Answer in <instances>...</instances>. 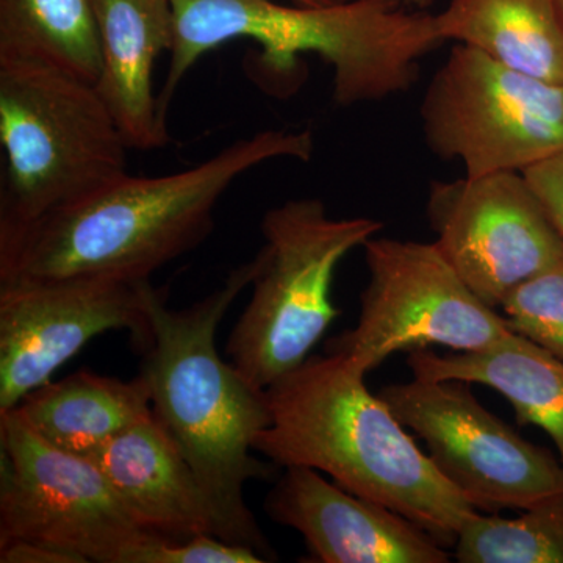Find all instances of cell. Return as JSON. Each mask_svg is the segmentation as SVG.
Wrapping results in <instances>:
<instances>
[{
    "mask_svg": "<svg viewBox=\"0 0 563 563\" xmlns=\"http://www.w3.org/2000/svg\"><path fill=\"white\" fill-rule=\"evenodd\" d=\"M363 251L368 284L357 324L325 344L329 354L344 355L368 374L396 352L481 351L512 333L506 318L474 295L433 242L374 236Z\"/></svg>",
    "mask_w": 563,
    "mask_h": 563,
    "instance_id": "obj_8",
    "label": "cell"
},
{
    "mask_svg": "<svg viewBox=\"0 0 563 563\" xmlns=\"http://www.w3.org/2000/svg\"><path fill=\"white\" fill-rule=\"evenodd\" d=\"M11 410L52 446L84 457L152 413L141 374L122 380L85 369L41 385Z\"/></svg>",
    "mask_w": 563,
    "mask_h": 563,
    "instance_id": "obj_17",
    "label": "cell"
},
{
    "mask_svg": "<svg viewBox=\"0 0 563 563\" xmlns=\"http://www.w3.org/2000/svg\"><path fill=\"white\" fill-rule=\"evenodd\" d=\"M379 396L477 512L525 510L563 493L561 459L485 409L470 384L413 377L387 385Z\"/></svg>",
    "mask_w": 563,
    "mask_h": 563,
    "instance_id": "obj_10",
    "label": "cell"
},
{
    "mask_svg": "<svg viewBox=\"0 0 563 563\" xmlns=\"http://www.w3.org/2000/svg\"><path fill=\"white\" fill-rule=\"evenodd\" d=\"M0 562L2 563H79L73 555L47 544L22 542L0 543Z\"/></svg>",
    "mask_w": 563,
    "mask_h": 563,
    "instance_id": "obj_24",
    "label": "cell"
},
{
    "mask_svg": "<svg viewBox=\"0 0 563 563\" xmlns=\"http://www.w3.org/2000/svg\"><path fill=\"white\" fill-rule=\"evenodd\" d=\"M420 120L432 154L461 162L465 176L526 173L563 152V84L455 44L426 88Z\"/></svg>",
    "mask_w": 563,
    "mask_h": 563,
    "instance_id": "obj_7",
    "label": "cell"
},
{
    "mask_svg": "<svg viewBox=\"0 0 563 563\" xmlns=\"http://www.w3.org/2000/svg\"><path fill=\"white\" fill-rule=\"evenodd\" d=\"M274 523L301 533L310 563H448L421 526L383 504L344 490L322 473L288 466L266 495Z\"/></svg>",
    "mask_w": 563,
    "mask_h": 563,
    "instance_id": "obj_13",
    "label": "cell"
},
{
    "mask_svg": "<svg viewBox=\"0 0 563 563\" xmlns=\"http://www.w3.org/2000/svg\"><path fill=\"white\" fill-rule=\"evenodd\" d=\"M383 228L374 218H333L313 198L266 211L250 302L225 343V358L252 387L265 391L310 357L339 317L336 268Z\"/></svg>",
    "mask_w": 563,
    "mask_h": 563,
    "instance_id": "obj_6",
    "label": "cell"
},
{
    "mask_svg": "<svg viewBox=\"0 0 563 563\" xmlns=\"http://www.w3.org/2000/svg\"><path fill=\"white\" fill-rule=\"evenodd\" d=\"M174 41L158 103L163 117L188 70L229 41L252 40L277 73L318 55L332 70V99L350 109L409 91L420 62L442 46L435 14L406 0L280 5L273 0H173ZM168 118V117H166Z\"/></svg>",
    "mask_w": 563,
    "mask_h": 563,
    "instance_id": "obj_4",
    "label": "cell"
},
{
    "mask_svg": "<svg viewBox=\"0 0 563 563\" xmlns=\"http://www.w3.org/2000/svg\"><path fill=\"white\" fill-rule=\"evenodd\" d=\"M151 537L90 457L52 446L16 410L0 413V543L47 544L79 563H128Z\"/></svg>",
    "mask_w": 563,
    "mask_h": 563,
    "instance_id": "obj_9",
    "label": "cell"
},
{
    "mask_svg": "<svg viewBox=\"0 0 563 563\" xmlns=\"http://www.w3.org/2000/svg\"><path fill=\"white\" fill-rule=\"evenodd\" d=\"M0 233L120 179L131 150L95 84L13 58H0Z\"/></svg>",
    "mask_w": 563,
    "mask_h": 563,
    "instance_id": "obj_5",
    "label": "cell"
},
{
    "mask_svg": "<svg viewBox=\"0 0 563 563\" xmlns=\"http://www.w3.org/2000/svg\"><path fill=\"white\" fill-rule=\"evenodd\" d=\"M498 310L510 331L563 361V258L507 292Z\"/></svg>",
    "mask_w": 563,
    "mask_h": 563,
    "instance_id": "obj_21",
    "label": "cell"
},
{
    "mask_svg": "<svg viewBox=\"0 0 563 563\" xmlns=\"http://www.w3.org/2000/svg\"><path fill=\"white\" fill-rule=\"evenodd\" d=\"M407 365L417 379L462 380L498 391L512 404L520 424L550 435L563 463L562 358L512 332L487 350L444 355L410 351Z\"/></svg>",
    "mask_w": 563,
    "mask_h": 563,
    "instance_id": "obj_16",
    "label": "cell"
},
{
    "mask_svg": "<svg viewBox=\"0 0 563 563\" xmlns=\"http://www.w3.org/2000/svg\"><path fill=\"white\" fill-rule=\"evenodd\" d=\"M0 58L44 63L96 85L102 55L91 0H0Z\"/></svg>",
    "mask_w": 563,
    "mask_h": 563,
    "instance_id": "obj_19",
    "label": "cell"
},
{
    "mask_svg": "<svg viewBox=\"0 0 563 563\" xmlns=\"http://www.w3.org/2000/svg\"><path fill=\"white\" fill-rule=\"evenodd\" d=\"M88 457L144 532L163 540L214 536L201 481L154 413Z\"/></svg>",
    "mask_w": 563,
    "mask_h": 563,
    "instance_id": "obj_14",
    "label": "cell"
},
{
    "mask_svg": "<svg viewBox=\"0 0 563 563\" xmlns=\"http://www.w3.org/2000/svg\"><path fill=\"white\" fill-rule=\"evenodd\" d=\"M101 40L96 81L131 150H161L172 141L154 95V68L174 41L173 0H91Z\"/></svg>",
    "mask_w": 563,
    "mask_h": 563,
    "instance_id": "obj_15",
    "label": "cell"
},
{
    "mask_svg": "<svg viewBox=\"0 0 563 563\" xmlns=\"http://www.w3.org/2000/svg\"><path fill=\"white\" fill-rule=\"evenodd\" d=\"M407 5L417 10H428L432 5L433 0H406Z\"/></svg>",
    "mask_w": 563,
    "mask_h": 563,
    "instance_id": "obj_26",
    "label": "cell"
},
{
    "mask_svg": "<svg viewBox=\"0 0 563 563\" xmlns=\"http://www.w3.org/2000/svg\"><path fill=\"white\" fill-rule=\"evenodd\" d=\"M265 559L251 548L225 542L217 536H198L187 540L151 537L140 544L128 563H261Z\"/></svg>",
    "mask_w": 563,
    "mask_h": 563,
    "instance_id": "obj_22",
    "label": "cell"
},
{
    "mask_svg": "<svg viewBox=\"0 0 563 563\" xmlns=\"http://www.w3.org/2000/svg\"><path fill=\"white\" fill-rule=\"evenodd\" d=\"M559 3H561V9H562V13H563V0H559Z\"/></svg>",
    "mask_w": 563,
    "mask_h": 563,
    "instance_id": "obj_27",
    "label": "cell"
},
{
    "mask_svg": "<svg viewBox=\"0 0 563 563\" xmlns=\"http://www.w3.org/2000/svg\"><path fill=\"white\" fill-rule=\"evenodd\" d=\"M366 373L340 354L310 355L266 388L269 424L254 451L279 468L307 466L344 490L401 514L454 548L477 510L422 453Z\"/></svg>",
    "mask_w": 563,
    "mask_h": 563,
    "instance_id": "obj_3",
    "label": "cell"
},
{
    "mask_svg": "<svg viewBox=\"0 0 563 563\" xmlns=\"http://www.w3.org/2000/svg\"><path fill=\"white\" fill-rule=\"evenodd\" d=\"M292 2L299 3V5L322 7L335 5V3L347 2V0H292Z\"/></svg>",
    "mask_w": 563,
    "mask_h": 563,
    "instance_id": "obj_25",
    "label": "cell"
},
{
    "mask_svg": "<svg viewBox=\"0 0 563 563\" xmlns=\"http://www.w3.org/2000/svg\"><path fill=\"white\" fill-rule=\"evenodd\" d=\"M563 240V152L525 173Z\"/></svg>",
    "mask_w": 563,
    "mask_h": 563,
    "instance_id": "obj_23",
    "label": "cell"
},
{
    "mask_svg": "<svg viewBox=\"0 0 563 563\" xmlns=\"http://www.w3.org/2000/svg\"><path fill=\"white\" fill-rule=\"evenodd\" d=\"M426 213L437 250L492 309L563 258L561 233L525 173L432 180Z\"/></svg>",
    "mask_w": 563,
    "mask_h": 563,
    "instance_id": "obj_11",
    "label": "cell"
},
{
    "mask_svg": "<svg viewBox=\"0 0 563 563\" xmlns=\"http://www.w3.org/2000/svg\"><path fill=\"white\" fill-rule=\"evenodd\" d=\"M440 38L483 52L506 68L563 84L559 0H450L435 14Z\"/></svg>",
    "mask_w": 563,
    "mask_h": 563,
    "instance_id": "obj_18",
    "label": "cell"
},
{
    "mask_svg": "<svg viewBox=\"0 0 563 563\" xmlns=\"http://www.w3.org/2000/svg\"><path fill=\"white\" fill-rule=\"evenodd\" d=\"M151 282L62 279L0 284V413L47 384L95 336L129 331L144 346Z\"/></svg>",
    "mask_w": 563,
    "mask_h": 563,
    "instance_id": "obj_12",
    "label": "cell"
},
{
    "mask_svg": "<svg viewBox=\"0 0 563 563\" xmlns=\"http://www.w3.org/2000/svg\"><path fill=\"white\" fill-rule=\"evenodd\" d=\"M255 258L236 266L221 287L185 309L146 288L151 333L140 374L151 409L190 462L209 499L213 533L276 561L272 544L247 507L252 479H269L276 465L255 459L257 433L269 424L265 391L252 387L217 346L222 318L251 287Z\"/></svg>",
    "mask_w": 563,
    "mask_h": 563,
    "instance_id": "obj_2",
    "label": "cell"
},
{
    "mask_svg": "<svg viewBox=\"0 0 563 563\" xmlns=\"http://www.w3.org/2000/svg\"><path fill=\"white\" fill-rule=\"evenodd\" d=\"M461 563H563V493L521 510L472 518L454 544Z\"/></svg>",
    "mask_w": 563,
    "mask_h": 563,
    "instance_id": "obj_20",
    "label": "cell"
},
{
    "mask_svg": "<svg viewBox=\"0 0 563 563\" xmlns=\"http://www.w3.org/2000/svg\"><path fill=\"white\" fill-rule=\"evenodd\" d=\"M313 151L309 129H268L184 172L124 174L24 228L0 233V284L150 280L210 235L218 203L240 177L279 158L309 162Z\"/></svg>",
    "mask_w": 563,
    "mask_h": 563,
    "instance_id": "obj_1",
    "label": "cell"
}]
</instances>
